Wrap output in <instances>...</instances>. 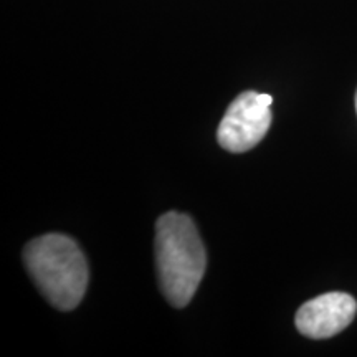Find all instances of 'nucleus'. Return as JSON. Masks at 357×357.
<instances>
[{
  "instance_id": "4",
  "label": "nucleus",
  "mask_w": 357,
  "mask_h": 357,
  "mask_svg": "<svg viewBox=\"0 0 357 357\" xmlns=\"http://www.w3.org/2000/svg\"><path fill=\"white\" fill-rule=\"evenodd\" d=\"M357 303L351 294L333 291L306 301L296 312V329L311 339H328L344 331L356 318Z\"/></svg>"
},
{
  "instance_id": "3",
  "label": "nucleus",
  "mask_w": 357,
  "mask_h": 357,
  "mask_svg": "<svg viewBox=\"0 0 357 357\" xmlns=\"http://www.w3.org/2000/svg\"><path fill=\"white\" fill-rule=\"evenodd\" d=\"M273 98L245 91L231 102L217 129V139L225 151L247 153L260 142L271 126Z\"/></svg>"
},
{
  "instance_id": "5",
  "label": "nucleus",
  "mask_w": 357,
  "mask_h": 357,
  "mask_svg": "<svg viewBox=\"0 0 357 357\" xmlns=\"http://www.w3.org/2000/svg\"><path fill=\"white\" fill-rule=\"evenodd\" d=\"M356 111H357V93H356Z\"/></svg>"
},
{
  "instance_id": "1",
  "label": "nucleus",
  "mask_w": 357,
  "mask_h": 357,
  "mask_svg": "<svg viewBox=\"0 0 357 357\" xmlns=\"http://www.w3.org/2000/svg\"><path fill=\"white\" fill-rule=\"evenodd\" d=\"M155 263L166 300L176 307L189 305L207 266L204 243L189 215L167 212L159 218L155 225Z\"/></svg>"
},
{
  "instance_id": "2",
  "label": "nucleus",
  "mask_w": 357,
  "mask_h": 357,
  "mask_svg": "<svg viewBox=\"0 0 357 357\" xmlns=\"http://www.w3.org/2000/svg\"><path fill=\"white\" fill-rule=\"evenodd\" d=\"M24 260L53 306L70 311L79 305L88 288V265L77 242L60 234L42 235L26 245Z\"/></svg>"
}]
</instances>
